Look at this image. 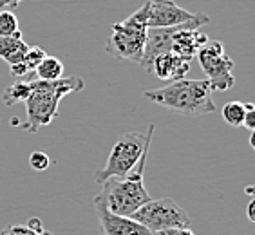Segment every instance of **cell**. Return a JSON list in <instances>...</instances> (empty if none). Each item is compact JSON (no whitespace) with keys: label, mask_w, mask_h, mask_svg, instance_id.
<instances>
[{"label":"cell","mask_w":255,"mask_h":235,"mask_svg":"<svg viewBox=\"0 0 255 235\" xmlns=\"http://www.w3.org/2000/svg\"><path fill=\"white\" fill-rule=\"evenodd\" d=\"M45 56H47V53H45L42 47H38V45H29V49H27L25 56L22 58V62L15 65H9L11 73L15 74V76H25V74L34 73V69L38 67V64Z\"/></svg>","instance_id":"4fadbf2b"},{"label":"cell","mask_w":255,"mask_h":235,"mask_svg":"<svg viewBox=\"0 0 255 235\" xmlns=\"http://www.w3.org/2000/svg\"><path fill=\"white\" fill-rule=\"evenodd\" d=\"M25 226H27L31 232H34V234H38V232L44 230V225H42V221H40L38 217H31V219L25 223Z\"/></svg>","instance_id":"7402d4cb"},{"label":"cell","mask_w":255,"mask_h":235,"mask_svg":"<svg viewBox=\"0 0 255 235\" xmlns=\"http://www.w3.org/2000/svg\"><path fill=\"white\" fill-rule=\"evenodd\" d=\"M20 2H24V0H0V9H15L16 5Z\"/></svg>","instance_id":"603a6c76"},{"label":"cell","mask_w":255,"mask_h":235,"mask_svg":"<svg viewBox=\"0 0 255 235\" xmlns=\"http://www.w3.org/2000/svg\"><path fill=\"white\" fill-rule=\"evenodd\" d=\"M254 212H255V201L252 199L250 205H248V219H250L252 223H255V214H254Z\"/></svg>","instance_id":"cb8c5ba5"},{"label":"cell","mask_w":255,"mask_h":235,"mask_svg":"<svg viewBox=\"0 0 255 235\" xmlns=\"http://www.w3.org/2000/svg\"><path fill=\"white\" fill-rule=\"evenodd\" d=\"M31 94L25 100V121L22 128L25 132L34 134L38 128L45 127L58 116V105L67 94L84 91L85 82L80 76H67V78L44 82V80H31Z\"/></svg>","instance_id":"6da1fadb"},{"label":"cell","mask_w":255,"mask_h":235,"mask_svg":"<svg viewBox=\"0 0 255 235\" xmlns=\"http://www.w3.org/2000/svg\"><path fill=\"white\" fill-rule=\"evenodd\" d=\"M152 235H194V232L190 228H172V230L154 232Z\"/></svg>","instance_id":"44dd1931"},{"label":"cell","mask_w":255,"mask_h":235,"mask_svg":"<svg viewBox=\"0 0 255 235\" xmlns=\"http://www.w3.org/2000/svg\"><path fill=\"white\" fill-rule=\"evenodd\" d=\"M0 235H34V232H31L25 225H11L5 226Z\"/></svg>","instance_id":"ffe728a7"},{"label":"cell","mask_w":255,"mask_h":235,"mask_svg":"<svg viewBox=\"0 0 255 235\" xmlns=\"http://www.w3.org/2000/svg\"><path fill=\"white\" fill-rule=\"evenodd\" d=\"M147 16H148V4L134 11L132 15L127 16L122 22L113 24V33L109 34L105 51L116 60L123 62H134L139 64L145 51V40H147Z\"/></svg>","instance_id":"277c9868"},{"label":"cell","mask_w":255,"mask_h":235,"mask_svg":"<svg viewBox=\"0 0 255 235\" xmlns=\"http://www.w3.org/2000/svg\"><path fill=\"white\" fill-rule=\"evenodd\" d=\"M18 31V18L15 13L9 9H0V36H13Z\"/></svg>","instance_id":"e0dca14e"},{"label":"cell","mask_w":255,"mask_h":235,"mask_svg":"<svg viewBox=\"0 0 255 235\" xmlns=\"http://www.w3.org/2000/svg\"><path fill=\"white\" fill-rule=\"evenodd\" d=\"M154 130L156 125H148L147 132H125L118 137V141L114 143V147L111 148V154L107 157V163L102 170H98L94 174V179L98 185L111 179V177H127L130 172L134 170V167L137 165L139 157L143 156V152L150 148L152 143Z\"/></svg>","instance_id":"5b68a950"},{"label":"cell","mask_w":255,"mask_h":235,"mask_svg":"<svg viewBox=\"0 0 255 235\" xmlns=\"http://www.w3.org/2000/svg\"><path fill=\"white\" fill-rule=\"evenodd\" d=\"M212 85L206 78L203 80H176L167 87L145 91V98L156 105L170 109L174 113L185 116H201L216 111V103L212 100Z\"/></svg>","instance_id":"7a4b0ae2"},{"label":"cell","mask_w":255,"mask_h":235,"mask_svg":"<svg viewBox=\"0 0 255 235\" xmlns=\"http://www.w3.org/2000/svg\"><path fill=\"white\" fill-rule=\"evenodd\" d=\"M130 217L145 226L150 234L172 228H190L188 214L172 197L150 199L141 208H137Z\"/></svg>","instance_id":"8992f818"},{"label":"cell","mask_w":255,"mask_h":235,"mask_svg":"<svg viewBox=\"0 0 255 235\" xmlns=\"http://www.w3.org/2000/svg\"><path fill=\"white\" fill-rule=\"evenodd\" d=\"M197 62L201 65L206 80L210 82L212 91L216 93H225L230 91L236 84L234 78V60L226 54L225 45L217 40H208L201 49L197 51Z\"/></svg>","instance_id":"52a82bcc"},{"label":"cell","mask_w":255,"mask_h":235,"mask_svg":"<svg viewBox=\"0 0 255 235\" xmlns=\"http://www.w3.org/2000/svg\"><path fill=\"white\" fill-rule=\"evenodd\" d=\"M246 114H245V121H243V127H246L248 130H255V105L254 103H245Z\"/></svg>","instance_id":"d6986e66"},{"label":"cell","mask_w":255,"mask_h":235,"mask_svg":"<svg viewBox=\"0 0 255 235\" xmlns=\"http://www.w3.org/2000/svg\"><path fill=\"white\" fill-rule=\"evenodd\" d=\"M31 94V85L29 82H15V84H11L9 87L5 89L4 94H2V102L4 105L7 107H13L16 103H24L25 100L29 98Z\"/></svg>","instance_id":"9a60e30c"},{"label":"cell","mask_w":255,"mask_h":235,"mask_svg":"<svg viewBox=\"0 0 255 235\" xmlns=\"http://www.w3.org/2000/svg\"><path fill=\"white\" fill-rule=\"evenodd\" d=\"M34 78L44 80V82H53V80L64 78V64L56 56H45L34 69Z\"/></svg>","instance_id":"5bb4252c"},{"label":"cell","mask_w":255,"mask_h":235,"mask_svg":"<svg viewBox=\"0 0 255 235\" xmlns=\"http://www.w3.org/2000/svg\"><path fill=\"white\" fill-rule=\"evenodd\" d=\"M246 194H248V196H254V186H246Z\"/></svg>","instance_id":"484cf974"},{"label":"cell","mask_w":255,"mask_h":235,"mask_svg":"<svg viewBox=\"0 0 255 235\" xmlns=\"http://www.w3.org/2000/svg\"><path fill=\"white\" fill-rule=\"evenodd\" d=\"M147 156L148 150H145L134 170L127 177H122V179L111 177L102 185L100 196L103 197V203H105L109 212H113L116 216L130 217L137 208H141L145 203L152 199L145 188V183H143Z\"/></svg>","instance_id":"3957f363"},{"label":"cell","mask_w":255,"mask_h":235,"mask_svg":"<svg viewBox=\"0 0 255 235\" xmlns=\"http://www.w3.org/2000/svg\"><path fill=\"white\" fill-rule=\"evenodd\" d=\"M148 16L147 27L148 29H159V27H176V25L192 24L196 27L208 24L210 18L203 13H190L183 9L174 0H147Z\"/></svg>","instance_id":"ba28073f"},{"label":"cell","mask_w":255,"mask_h":235,"mask_svg":"<svg viewBox=\"0 0 255 235\" xmlns=\"http://www.w3.org/2000/svg\"><path fill=\"white\" fill-rule=\"evenodd\" d=\"M29 165H31V168H33V170L44 172V170H47V168L51 167V159H49V156H47L45 152L34 150L33 154L29 156Z\"/></svg>","instance_id":"ac0fdd59"},{"label":"cell","mask_w":255,"mask_h":235,"mask_svg":"<svg viewBox=\"0 0 255 235\" xmlns=\"http://www.w3.org/2000/svg\"><path fill=\"white\" fill-rule=\"evenodd\" d=\"M245 114H246L245 103L241 102H228L223 107V119L228 125H232V127H243Z\"/></svg>","instance_id":"2e32d148"},{"label":"cell","mask_w":255,"mask_h":235,"mask_svg":"<svg viewBox=\"0 0 255 235\" xmlns=\"http://www.w3.org/2000/svg\"><path fill=\"white\" fill-rule=\"evenodd\" d=\"M29 49L22 38V33H15L13 36H0V58L9 65L20 64Z\"/></svg>","instance_id":"7c38bea8"},{"label":"cell","mask_w":255,"mask_h":235,"mask_svg":"<svg viewBox=\"0 0 255 235\" xmlns=\"http://www.w3.org/2000/svg\"><path fill=\"white\" fill-rule=\"evenodd\" d=\"M94 212H96V219H98L100 230L103 235H152L132 217L116 216L113 212H109L100 194H96L94 197Z\"/></svg>","instance_id":"9c48e42d"},{"label":"cell","mask_w":255,"mask_h":235,"mask_svg":"<svg viewBox=\"0 0 255 235\" xmlns=\"http://www.w3.org/2000/svg\"><path fill=\"white\" fill-rule=\"evenodd\" d=\"M250 147L255 148V130H252L250 132Z\"/></svg>","instance_id":"d4e9b609"},{"label":"cell","mask_w":255,"mask_h":235,"mask_svg":"<svg viewBox=\"0 0 255 235\" xmlns=\"http://www.w3.org/2000/svg\"><path fill=\"white\" fill-rule=\"evenodd\" d=\"M190 71V62L179 58L174 53H165L156 56L148 69V73H152L156 78L165 80V82H176V80L185 78Z\"/></svg>","instance_id":"8fae6325"},{"label":"cell","mask_w":255,"mask_h":235,"mask_svg":"<svg viewBox=\"0 0 255 235\" xmlns=\"http://www.w3.org/2000/svg\"><path fill=\"white\" fill-rule=\"evenodd\" d=\"M34 235H53V234H51V232H47V230L44 228L42 232H38V234H34Z\"/></svg>","instance_id":"4316f807"},{"label":"cell","mask_w":255,"mask_h":235,"mask_svg":"<svg viewBox=\"0 0 255 235\" xmlns=\"http://www.w3.org/2000/svg\"><path fill=\"white\" fill-rule=\"evenodd\" d=\"M197 29L199 27L192 24L177 25L176 31H174V36H172L170 53L177 54L179 58L187 60V62L196 58L197 51L210 40L205 33H199Z\"/></svg>","instance_id":"30bf717a"}]
</instances>
